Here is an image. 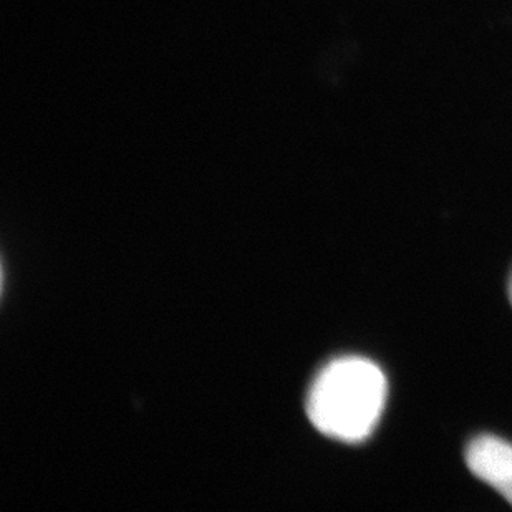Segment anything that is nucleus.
<instances>
[{
    "label": "nucleus",
    "instance_id": "obj_1",
    "mask_svg": "<svg viewBox=\"0 0 512 512\" xmlns=\"http://www.w3.org/2000/svg\"><path fill=\"white\" fill-rule=\"evenodd\" d=\"M387 377L367 358H339L310 390V421L334 440L360 443L372 435L387 403Z\"/></svg>",
    "mask_w": 512,
    "mask_h": 512
},
{
    "label": "nucleus",
    "instance_id": "obj_2",
    "mask_svg": "<svg viewBox=\"0 0 512 512\" xmlns=\"http://www.w3.org/2000/svg\"><path fill=\"white\" fill-rule=\"evenodd\" d=\"M471 473L512 504V445L494 436H479L466 450Z\"/></svg>",
    "mask_w": 512,
    "mask_h": 512
},
{
    "label": "nucleus",
    "instance_id": "obj_3",
    "mask_svg": "<svg viewBox=\"0 0 512 512\" xmlns=\"http://www.w3.org/2000/svg\"><path fill=\"white\" fill-rule=\"evenodd\" d=\"M509 299H511V304H512V276H511V281H509Z\"/></svg>",
    "mask_w": 512,
    "mask_h": 512
}]
</instances>
